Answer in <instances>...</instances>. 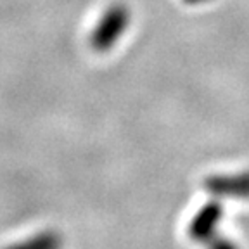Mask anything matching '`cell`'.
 Wrapping results in <instances>:
<instances>
[{
    "label": "cell",
    "mask_w": 249,
    "mask_h": 249,
    "mask_svg": "<svg viewBox=\"0 0 249 249\" xmlns=\"http://www.w3.org/2000/svg\"><path fill=\"white\" fill-rule=\"evenodd\" d=\"M132 21L130 7L124 4L109 5L90 33V47L95 52H107L124 35Z\"/></svg>",
    "instance_id": "obj_1"
},
{
    "label": "cell",
    "mask_w": 249,
    "mask_h": 249,
    "mask_svg": "<svg viewBox=\"0 0 249 249\" xmlns=\"http://www.w3.org/2000/svg\"><path fill=\"white\" fill-rule=\"evenodd\" d=\"M223 213H225L223 204L220 201H216V199L204 202L189 222V227H187L189 237L196 242L206 244L213 235L218 233V227L222 222Z\"/></svg>",
    "instance_id": "obj_2"
},
{
    "label": "cell",
    "mask_w": 249,
    "mask_h": 249,
    "mask_svg": "<svg viewBox=\"0 0 249 249\" xmlns=\"http://www.w3.org/2000/svg\"><path fill=\"white\" fill-rule=\"evenodd\" d=\"M202 185L214 197L249 199V170L210 175L204 178Z\"/></svg>",
    "instance_id": "obj_3"
},
{
    "label": "cell",
    "mask_w": 249,
    "mask_h": 249,
    "mask_svg": "<svg viewBox=\"0 0 249 249\" xmlns=\"http://www.w3.org/2000/svg\"><path fill=\"white\" fill-rule=\"evenodd\" d=\"M62 239L54 232H43L35 237L23 241L19 244H12L5 249H61Z\"/></svg>",
    "instance_id": "obj_4"
},
{
    "label": "cell",
    "mask_w": 249,
    "mask_h": 249,
    "mask_svg": "<svg viewBox=\"0 0 249 249\" xmlns=\"http://www.w3.org/2000/svg\"><path fill=\"white\" fill-rule=\"evenodd\" d=\"M206 248L208 249H241L232 239L225 237V235H222V233L213 235V237L206 242Z\"/></svg>",
    "instance_id": "obj_5"
},
{
    "label": "cell",
    "mask_w": 249,
    "mask_h": 249,
    "mask_svg": "<svg viewBox=\"0 0 249 249\" xmlns=\"http://www.w3.org/2000/svg\"><path fill=\"white\" fill-rule=\"evenodd\" d=\"M187 4H201V2H208V0H185Z\"/></svg>",
    "instance_id": "obj_6"
}]
</instances>
